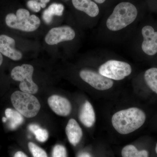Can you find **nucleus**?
<instances>
[{"mask_svg":"<svg viewBox=\"0 0 157 157\" xmlns=\"http://www.w3.org/2000/svg\"><path fill=\"white\" fill-rule=\"evenodd\" d=\"M37 1L39 2L40 6H41V8L44 9V8L46 7V5L48 2H49L50 0H37Z\"/></svg>","mask_w":157,"mask_h":157,"instance_id":"23","label":"nucleus"},{"mask_svg":"<svg viewBox=\"0 0 157 157\" xmlns=\"http://www.w3.org/2000/svg\"><path fill=\"white\" fill-rule=\"evenodd\" d=\"M15 41L13 38L6 35H0V52L2 55L14 61L21 59L22 54L15 47Z\"/></svg>","mask_w":157,"mask_h":157,"instance_id":"10","label":"nucleus"},{"mask_svg":"<svg viewBox=\"0 0 157 157\" xmlns=\"http://www.w3.org/2000/svg\"><path fill=\"white\" fill-rule=\"evenodd\" d=\"M75 9L84 12L91 17H95L100 10L98 5L92 0H72Z\"/></svg>","mask_w":157,"mask_h":157,"instance_id":"12","label":"nucleus"},{"mask_svg":"<svg viewBox=\"0 0 157 157\" xmlns=\"http://www.w3.org/2000/svg\"><path fill=\"white\" fill-rule=\"evenodd\" d=\"M8 127L11 130H15L23 123L24 118L22 115L17 110L7 108L5 111Z\"/></svg>","mask_w":157,"mask_h":157,"instance_id":"15","label":"nucleus"},{"mask_svg":"<svg viewBox=\"0 0 157 157\" xmlns=\"http://www.w3.org/2000/svg\"><path fill=\"white\" fill-rule=\"evenodd\" d=\"M82 123L87 128L93 126L95 122V114L92 105L86 101L82 105L79 114Z\"/></svg>","mask_w":157,"mask_h":157,"instance_id":"14","label":"nucleus"},{"mask_svg":"<svg viewBox=\"0 0 157 157\" xmlns=\"http://www.w3.org/2000/svg\"><path fill=\"white\" fill-rule=\"evenodd\" d=\"M64 7L59 3H54L51 4L42 13V18L46 24L51 23L54 16H62L63 14Z\"/></svg>","mask_w":157,"mask_h":157,"instance_id":"16","label":"nucleus"},{"mask_svg":"<svg viewBox=\"0 0 157 157\" xmlns=\"http://www.w3.org/2000/svg\"><path fill=\"white\" fill-rule=\"evenodd\" d=\"M48 105L56 114L61 116H67L71 112V104L67 99L61 96L52 95L48 98Z\"/></svg>","mask_w":157,"mask_h":157,"instance_id":"11","label":"nucleus"},{"mask_svg":"<svg viewBox=\"0 0 157 157\" xmlns=\"http://www.w3.org/2000/svg\"><path fill=\"white\" fill-rule=\"evenodd\" d=\"M144 78L148 87L157 94V68H151L147 70L144 73Z\"/></svg>","mask_w":157,"mask_h":157,"instance_id":"17","label":"nucleus"},{"mask_svg":"<svg viewBox=\"0 0 157 157\" xmlns=\"http://www.w3.org/2000/svg\"><path fill=\"white\" fill-rule=\"evenodd\" d=\"M146 119V114L143 110L137 107H132L116 113L113 116L112 124L119 133L127 135L142 126Z\"/></svg>","mask_w":157,"mask_h":157,"instance_id":"1","label":"nucleus"},{"mask_svg":"<svg viewBox=\"0 0 157 157\" xmlns=\"http://www.w3.org/2000/svg\"><path fill=\"white\" fill-rule=\"evenodd\" d=\"M27 5L29 9L33 12H38L41 10V6L37 0H29Z\"/></svg>","mask_w":157,"mask_h":157,"instance_id":"22","label":"nucleus"},{"mask_svg":"<svg viewBox=\"0 0 157 157\" xmlns=\"http://www.w3.org/2000/svg\"><path fill=\"white\" fill-rule=\"evenodd\" d=\"M66 132L70 143L76 146L81 140L82 132L78 123L74 119L69 120L66 127Z\"/></svg>","mask_w":157,"mask_h":157,"instance_id":"13","label":"nucleus"},{"mask_svg":"<svg viewBox=\"0 0 157 157\" xmlns=\"http://www.w3.org/2000/svg\"><path fill=\"white\" fill-rule=\"evenodd\" d=\"M52 157H67V151L63 146L56 145L52 151Z\"/></svg>","mask_w":157,"mask_h":157,"instance_id":"21","label":"nucleus"},{"mask_svg":"<svg viewBox=\"0 0 157 157\" xmlns=\"http://www.w3.org/2000/svg\"><path fill=\"white\" fill-rule=\"evenodd\" d=\"M144 40L142 50L149 56H153L157 53V32L151 26L146 25L142 29Z\"/></svg>","mask_w":157,"mask_h":157,"instance_id":"9","label":"nucleus"},{"mask_svg":"<svg viewBox=\"0 0 157 157\" xmlns=\"http://www.w3.org/2000/svg\"><path fill=\"white\" fill-rule=\"evenodd\" d=\"M78 157H91L89 154L86 152H83L80 154Z\"/></svg>","mask_w":157,"mask_h":157,"instance_id":"25","label":"nucleus"},{"mask_svg":"<svg viewBox=\"0 0 157 157\" xmlns=\"http://www.w3.org/2000/svg\"><path fill=\"white\" fill-rule=\"evenodd\" d=\"M11 100L16 110L26 117L36 116L41 108L38 99L29 93L16 91L11 95Z\"/></svg>","mask_w":157,"mask_h":157,"instance_id":"4","label":"nucleus"},{"mask_svg":"<svg viewBox=\"0 0 157 157\" xmlns=\"http://www.w3.org/2000/svg\"><path fill=\"white\" fill-rule=\"evenodd\" d=\"M132 72L131 66L126 62L110 60L101 65L99 69L100 74L107 78L120 80L129 76Z\"/></svg>","mask_w":157,"mask_h":157,"instance_id":"6","label":"nucleus"},{"mask_svg":"<svg viewBox=\"0 0 157 157\" xmlns=\"http://www.w3.org/2000/svg\"><path fill=\"white\" fill-rule=\"evenodd\" d=\"M155 151L156 153L157 154V143H156V144L155 148Z\"/></svg>","mask_w":157,"mask_h":157,"instance_id":"28","label":"nucleus"},{"mask_svg":"<svg viewBox=\"0 0 157 157\" xmlns=\"http://www.w3.org/2000/svg\"><path fill=\"white\" fill-rule=\"evenodd\" d=\"M29 149L33 157H48L46 152L33 142L28 144Z\"/></svg>","mask_w":157,"mask_h":157,"instance_id":"20","label":"nucleus"},{"mask_svg":"<svg viewBox=\"0 0 157 157\" xmlns=\"http://www.w3.org/2000/svg\"><path fill=\"white\" fill-rule=\"evenodd\" d=\"M122 157H148L147 151H138L135 146L128 145L123 148L121 151Z\"/></svg>","mask_w":157,"mask_h":157,"instance_id":"18","label":"nucleus"},{"mask_svg":"<svg viewBox=\"0 0 157 157\" xmlns=\"http://www.w3.org/2000/svg\"><path fill=\"white\" fill-rule=\"evenodd\" d=\"M6 25L11 29L25 32H33L39 28L41 21L35 14L30 15L28 10L19 9L16 14L9 13L6 16Z\"/></svg>","mask_w":157,"mask_h":157,"instance_id":"3","label":"nucleus"},{"mask_svg":"<svg viewBox=\"0 0 157 157\" xmlns=\"http://www.w3.org/2000/svg\"><path fill=\"white\" fill-rule=\"evenodd\" d=\"M79 76L83 81L99 90L109 89L113 86V82L112 79L92 70H81Z\"/></svg>","mask_w":157,"mask_h":157,"instance_id":"7","label":"nucleus"},{"mask_svg":"<svg viewBox=\"0 0 157 157\" xmlns=\"http://www.w3.org/2000/svg\"><path fill=\"white\" fill-rule=\"evenodd\" d=\"M96 3L98 4H102L106 1V0H94Z\"/></svg>","mask_w":157,"mask_h":157,"instance_id":"26","label":"nucleus"},{"mask_svg":"<svg viewBox=\"0 0 157 157\" xmlns=\"http://www.w3.org/2000/svg\"><path fill=\"white\" fill-rule=\"evenodd\" d=\"M137 10L132 3L122 2L116 6L107 21V28L112 31L120 30L135 21Z\"/></svg>","mask_w":157,"mask_h":157,"instance_id":"2","label":"nucleus"},{"mask_svg":"<svg viewBox=\"0 0 157 157\" xmlns=\"http://www.w3.org/2000/svg\"><path fill=\"white\" fill-rule=\"evenodd\" d=\"M14 157H28L22 151H17L14 155Z\"/></svg>","mask_w":157,"mask_h":157,"instance_id":"24","label":"nucleus"},{"mask_svg":"<svg viewBox=\"0 0 157 157\" xmlns=\"http://www.w3.org/2000/svg\"><path fill=\"white\" fill-rule=\"evenodd\" d=\"M3 62V57L2 56V53L0 52V67H1V65L2 64Z\"/></svg>","mask_w":157,"mask_h":157,"instance_id":"27","label":"nucleus"},{"mask_svg":"<svg viewBox=\"0 0 157 157\" xmlns=\"http://www.w3.org/2000/svg\"><path fill=\"white\" fill-rule=\"evenodd\" d=\"M67 1H68V0H67Z\"/></svg>","mask_w":157,"mask_h":157,"instance_id":"29","label":"nucleus"},{"mask_svg":"<svg viewBox=\"0 0 157 157\" xmlns=\"http://www.w3.org/2000/svg\"><path fill=\"white\" fill-rule=\"evenodd\" d=\"M29 129L35 135L37 140L40 142H45L48 139V134L47 130L42 128L38 125L32 124L29 125Z\"/></svg>","mask_w":157,"mask_h":157,"instance_id":"19","label":"nucleus"},{"mask_svg":"<svg viewBox=\"0 0 157 157\" xmlns=\"http://www.w3.org/2000/svg\"><path fill=\"white\" fill-rule=\"evenodd\" d=\"M75 35L74 30L68 26L53 28L45 36V42L49 45H56L60 42L73 40Z\"/></svg>","mask_w":157,"mask_h":157,"instance_id":"8","label":"nucleus"},{"mask_svg":"<svg viewBox=\"0 0 157 157\" xmlns=\"http://www.w3.org/2000/svg\"><path fill=\"white\" fill-rule=\"evenodd\" d=\"M34 68L29 64H23L15 67L11 72V77L15 81L20 82V89L24 92L35 94L38 92V86L33 79Z\"/></svg>","mask_w":157,"mask_h":157,"instance_id":"5","label":"nucleus"}]
</instances>
